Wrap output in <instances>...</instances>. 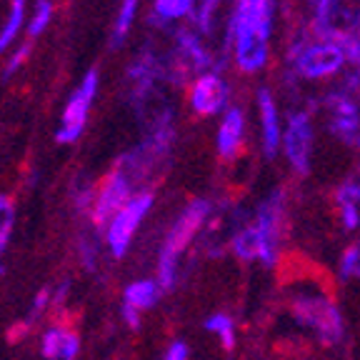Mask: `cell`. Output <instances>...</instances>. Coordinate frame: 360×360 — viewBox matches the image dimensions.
Here are the masks:
<instances>
[{"mask_svg":"<svg viewBox=\"0 0 360 360\" xmlns=\"http://www.w3.org/2000/svg\"><path fill=\"white\" fill-rule=\"evenodd\" d=\"M258 110H260V123H263V148L268 155H273L278 150V146H281L283 135H281V123H278V108L268 90H260Z\"/></svg>","mask_w":360,"mask_h":360,"instance_id":"11","label":"cell"},{"mask_svg":"<svg viewBox=\"0 0 360 360\" xmlns=\"http://www.w3.org/2000/svg\"><path fill=\"white\" fill-rule=\"evenodd\" d=\"M163 288L158 285V281H138L133 285L125 288V305L135 310H146V308H153L160 295Z\"/></svg>","mask_w":360,"mask_h":360,"instance_id":"14","label":"cell"},{"mask_svg":"<svg viewBox=\"0 0 360 360\" xmlns=\"http://www.w3.org/2000/svg\"><path fill=\"white\" fill-rule=\"evenodd\" d=\"M150 205H153L150 193H138V195L130 198L123 205V210L110 220V225H108V245H110L115 258H123L125 255L135 231H138V225L143 223V218L148 215Z\"/></svg>","mask_w":360,"mask_h":360,"instance_id":"3","label":"cell"},{"mask_svg":"<svg viewBox=\"0 0 360 360\" xmlns=\"http://www.w3.org/2000/svg\"><path fill=\"white\" fill-rule=\"evenodd\" d=\"M96 90H98V73L90 70V73L85 75L83 85L75 90L70 103H68L65 110H63V128L58 130V141L60 143L78 141V135L83 133L85 118H88L90 103L96 98Z\"/></svg>","mask_w":360,"mask_h":360,"instance_id":"5","label":"cell"},{"mask_svg":"<svg viewBox=\"0 0 360 360\" xmlns=\"http://www.w3.org/2000/svg\"><path fill=\"white\" fill-rule=\"evenodd\" d=\"M210 215V202L208 200H193L180 218L173 223V228L165 236V243L160 248V258H158V285L168 290L175 283V273H178V258L188 248V243L195 238V233L202 228L205 218Z\"/></svg>","mask_w":360,"mask_h":360,"instance_id":"1","label":"cell"},{"mask_svg":"<svg viewBox=\"0 0 360 360\" xmlns=\"http://www.w3.org/2000/svg\"><path fill=\"white\" fill-rule=\"evenodd\" d=\"M130 180L123 173H112L110 178L103 183L101 193L96 198V210H93V220L96 225H110V220L123 210V205L130 200Z\"/></svg>","mask_w":360,"mask_h":360,"instance_id":"7","label":"cell"},{"mask_svg":"<svg viewBox=\"0 0 360 360\" xmlns=\"http://www.w3.org/2000/svg\"><path fill=\"white\" fill-rule=\"evenodd\" d=\"M43 355L48 360H75L80 350V340L68 330H51L43 338Z\"/></svg>","mask_w":360,"mask_h":360,"instance_id":"12","label":"cell"},{"mask_svg":"<svg viewBox=\"0 0 360 360\" xmlns=\"http://www.w3.org/2000/svg\"><path fill=\"white\" fill-rule=\"evenodd\" d=\"M135 8H138V0H123V6H120V13H118V25H115V40L123 38L128 25L133 22Z\"/></svg>","mask_w":360,"mask_h":360,"instance_id":"22","label":"cell"},{"mask_svg":"<svg viewBox=\"0 0 360 360\" xmlns=\"http://www.w3.org/2000/svg\"><path fill=\"white\" fill-rule=\"evenodd\" d=\"M283 148L290 160V165L298 173H305L310 163V150H313V128L305 115H292L283 135Z\"/></svg>","mask_w":360,"mask_h":360,"instance_id":"8","label":"cell"},{"mask_svg":"<svg viewBox=\"0 0 360 360\" xmlns=\"http://www.w3.org/2000/svg\"><path fill=\"white\" fill-rule=\"evenodd\" d=\"M283 218H285V202L283 195H270L268 200L258 208V220H255V228H258L260 238H263V253H260V263L273 268L281 258V228Z\"/></svg>","mask_w":360,"mask_h":360,"instance_id":"4","label":"cell"},{"mask_svg":"<svg viewBox=\"0 0 360 360\" xmlns=\"http://www.w3.org/2000/svg\"><path fill=\"white\" fill-rule=\"evenodd\" d=\"M338 215H340V225L345 231H358L360 228V205L355 202H338Z\"/></svg>","mask_w":360,"mask_h":360,"instance_id":"21","label":"cell"},{"mask_svg":"<svg viewBox=\"0 0 360 360\" xmlns=\"http://www.w3.org/2000/svg\"><path fill=\"white\" fill-rule=\"evenodd\" d=\"M51 15H53L51 0H38V3H35V11H33V20H30V25H28L30 38H35V35L43 33L45 25H48V20H51Z\"/></svg>","mask_w":360,"mask_h":360,"instance_id":"20","label":"cell"},{"mask_svg":"<svg viewBox=\"0 0 360 360\" xmlns=\"http://www.w3.org/2000/svg\"><path fill=\"white\" fill-rule=\"evenodd\" d=\"M13 223H15V208L8 198H0V253L6 250L8 238L13 233Z\"/></svg>","mask_w":360,"mask_h":360,"instance_id":"19","label":"cell"},{"mask_svg":"<svg viewBox=\"0 0 360 360\" xmlns=\"http://www.w3.org/2000/svg\"><path fill=\"white\" fill-rule=\"evenodd\" d=\"M345 63L343 48H338L333 43H315L310 48H305L298 58L300 73L308 78H328L335 75Z\"/></svg>","mask_w":360,"mask_h":360,"instance_id":"6","label":"cell"},{"mask_svg":"<svg viewBox=\"0 0 360 360\" xmlns=\"http://www.w3.org/2000/svg\"><path fill=\"white\" fill-rule=\"evenodd\" d=\"M22 13H25V0H13L6 28L0 30V53L13 43V38H18V30H20V25H22Z\"/></svg>","mask_w":360,"mask_h":360,"instance_id":"16","label":"cell"},{"mask_svg":"<svg viewBox=\"0 0 360 360\" xmlns=\"http://www.w3.org/2000/svg\"><path fill=\"white\" fill-rule=\"evenodd\" d=\"M28 51H30V45H20V48H18V53L11 58V63H8V65H6V78H8V75H13V73H15V70H18V68L22 65V60H25V56H28Z\"/></svg>","mask_w":360,"mask_h":360,"instance_id":"24","label":"cell"},{"mask_svg":"<svg viewBox=\"0 0 360 360\" xmlns=\"http://www.w3.org/2000/svg\"><path fill=\"white\" fill-rule=\"evenodd\" d=\"M338 276L340 281H353L360 278V245H348L340 255V263H338Z\"/></svg>","mask_w":360,"mask_h":360,"instance_id":"17","label":"cell"},{"mask_svg":"<svg viewBox=\"0 0 360 360\" xmlns=\"http://www.w3.org/2000/svg\"><path fill=\"white\" fill-rule=\"evenodd\" d=\"M193 3L195 0H158L155 3V11L160 18L165 20H173V18H183L193 11Z\"/></svg>","mask_w":360,"mask_h":360,"instance_id":"18","label":"cell"},{"mask_svg":"<svg viewBox=\"0 0 360 360\" xmlns=\"http://www.w3.org/2000/svg\"><path fill=\"white\" fill-rule=\"evenodd\" d=\"M205 328L218 338L220 345H223L225 350H231L233 345H236V321H233L231 315L213 313L208 321H205Z\"/></svg>","mask_w":360,"mask_h":360,"instance_id":"15","label":"cell"},{"mask_svg":"<svg viewBox=\"0 0 360 360\" xmlns=\"http://www.w3.org/2000/svg\"><path fill=\"white\" fill-rule=\"evenodd\" d=\"M243 141H245V118L238 108L225 110L223 120H220L218 128V153L225 160H233V158L240 153Z\"/></svg>","mask_w":360,"mask_h":360,"instance_id":"10","label":"cell"},{"mask_svg":"<svg viewBox=\"0 0 360 360\" xmlns=\"http://www.w3.org/2000/svg\"><path fill=\"white\" fill-rule=\"evenodd\" d=\"M233 253H236L240 260H245V263H250V260H258L260 263L263 238H260L255 225H248V228H243V231L236 233V238H233Z\"/></svg>","mask_w":360,"mask_h":360,"instance_id":"13","label":"cell"},{"mask_svg":"<svg viewBox=\"0 0 360 360\" xmlns=\"http://www.w3.org/2000/svg\"><path fill=\"white\" fill-rule=\"evenodd\" d=\"M225 98H228V88H225L223 78H218L215 73L200 75L191 88V105L202 118H210L223 110Z\"/></svg>","mask_w":360,"mask_h":360,"instance_id":"9","label":"cell"},{"mask_svg":"<svg viewBox=\"0 0 360 360\" xmlns=\"http://www.w3.org/2000/svg\"><path fill=\"white\" fill-rule=\"evenodd\" d=\"M123 318L128 326H133V328L141 326V310L130 308V305H125V303H123Z\"/></svg>","mask_w":360,"mask_h":360,"instance_id":"25","label":"cell"},{"mask_svg":"<svg viewBox=\"0 0 360 360\" xmlns=\"http://www.w3.org/2000/svg\"><path fill=\"white\" fill-rule=\"evenodd\" d=\"M191 358V350H188V345L183 343V340H175V343H170V348L165 350L163 360H188Z\"/></svg>","mask_w":360,"mask_h":360,"instance_id":"23","label":"cell"},{"mask_svg":"<svg viewBox=\"0 0 360 360\" xmlns=\"http://www.w3.org/2000/svg\"><path fill=\"white\" fill-rule=\"evenodd\" d=\"M292 315L300 326L310 328V330L318 335V340L326 345L340 343L343 338V315L340 308L333 303L328 295L321 292H298L290 303Z\"/></svg>","mask_w":360,"mask_h":360,"instance_id":"2","label":"cell"}]
</instances>
